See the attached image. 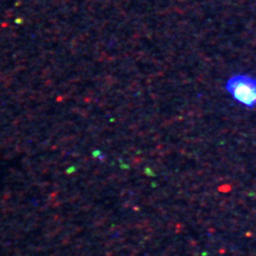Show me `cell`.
Returning <instances> with one entry per match:
<instances>
[{"label": "cell", "mask_w": 256, "mask_h": 256, "mask_svg": "<svg viewBox=\"0 0 256 256\" xmlns=\"http://www.w3.org/2000/svg\"><path fill=\"white\" fill-rule=\"evenodd\" d=\"M230 98L248 110L256 108V77L245 74L230 76L225 84Z\"/></svg>", "instance_id": "cell-1"}]
</instances>
